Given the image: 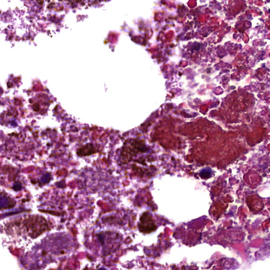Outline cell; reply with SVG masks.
<instances>
[{
	"instance_id": "6da1fadb",
	"label": "cell",
	"mask_w": 270,
	"mask_h": 270,
	"mask_svg": "<svg viewBox=\"0 0 270 270\" xmlns=\"http://www.w3.org/2000/svg\"><path fill=\"white\" fill-rule=\"evenodd\" d=\"M95 152V149L93 145L88 144L79 149L77 151V153L80 156H86L91 155Z\"/></svg>"
}]
</instances>
